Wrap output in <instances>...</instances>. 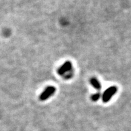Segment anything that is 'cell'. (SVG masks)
<instances>
[{"label": "cell", "mask_w": 131, "mask_h": 131, "mask_svg": "<svg viewBox=\"0 0 131 131\" xmlns=\"http://www.w3.org/2000/svg\"><path fill=\"white\" fill-rule=\"evenodd\" d=\"M72 69V64L70 61H67L64 63L57 70V73L60 75H66V77H70L72 73H70Z\"/></svg>", "instance_id": "cell-1"}, {"label": "cell", "mask_w": 131, "mask_h": 131, "mask_svg": "<svg viewBox=\"0 0 131 131\" xmlns=\"http://www.w3.org/2000/svg\"><path fill=\"white\" fill-rule=\"evenodd\" d=\"M117 87L113 86L109 87L103 92L102 95V100L103 103H108L112 99V98L117 92Z\"/></svg>", "instance_id": "cell-2"}, {"label": "cell", "mask_w": 131, "mask_h": 131, "mask_svg": "<svg viewBox=\"0 0 131 131\" xmlns=\"http://www.w3.org/2000/svg\"><path fill=\"white\" fill-rule=\"evenodd\" d=\"M56 92V88L54 86H47L40 95V101H46L54 95Z\"/></svg>", "instance_id": "cell-3"}, {"label": "cell", "mask_w": 131, "mask_h": 131, "mask_svg": "<svg viewBox=\"0 0 131 131\" xmlns=\"http://www.w3.org/2000/svg\"><path fill=\"white\" fill-rule=\"evenodd\" d=\"M90 83H91V86L95 89L97 91H100L101 89V85L100 82L98 80L97 78L95 77L92 78L90 80Z\"/></svg>", "instance_id": "cell-4"}, {"label": "cell", "mask_w": 131, "mask_h": 131, "mask_svg": "<svg viewBox=\"0 0 131 131\" xmlns=\"http://www.w3.org/2000/svg\"><path fill=\"white\" fill-rule=\"evenodd\" d=\"M101 97V94L98 92H96L95 94H93L91 96V100L92 101H97L98 100L100 99Z\"/></svg>", "instance_id": "cell-5"}]
</instances>
